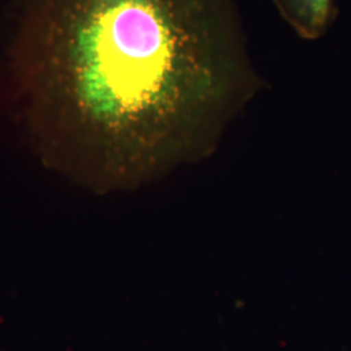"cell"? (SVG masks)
<instances>
[{
	"label": "cell",
	"mask_w": 351,
	"mask_h": 351,
	"mask_svg": "<svg viewBox=\"0 0 351 351\" xmlns=\"http://www.w3.org/2000/svg\"><path fill=\"white\" fill-rule=\"evenodd\" d=\"M33 29L43 156L101 194L211 156L265 86L239 0H47Z\"/></svg>",
	"instance_id": "obj_1"
},
{
	"label": "cell",
	"mask_w": 351,
	"mask_h": 351,
	"mask_svg": "<svg viewBox=\"0 0 351 351\" xmlns=\"http://www.w3.org/2000/svg\"><path fill=\"white\" fill-rule=\"evenodd\" d=\"M290 30L303 40L326 36L337 17V0H272Z\"/></svg>",
	"instance_id": "obj_2"
}]
</instances>
